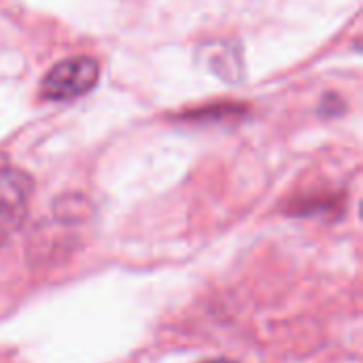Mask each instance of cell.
Segmentation results:
<instances>
[{
	"label": "cell",
	"mask_w": 363,
	"mask_h": 363,
	"mask_svg": "<svg viewBox=\"0 0 363 363\" xmlns=\"http://www.w3.org/2000/svg\"><path fill=\"white\" fill-rule=\"evenodd\" d=\"M32 191L34 183L30 174L0 153V249L21 228L30 208Z\"/></svg>",
	"instance_id": "cell-1"
},
{
	"label": "cell",
	"mask_w": 363,
	"mask_h": 363,
	"mask_svg": "<svg viewBox=\"0 0 363 363\" xmlns=\"http://www.w3.org/2000/svg\"><path fill=\"white\" fill-rule=\"evenodd\" d=\"M100 77L98 62L87 55H74L57 62L40 83V96L47 100H72L87 94Z\"/></svg>",
	"instance_id": "cell-2"
},
{
	"label": "cell",
	"mask_w": 363,
	"mask_h": 363,
	"mask_svg": "<svg viewBox=\"0 0 363 363\" xmlns=\"http://www.w3.org/2000/svg\"><path fill=\"white\" fill-rule=\"evenodd\" d=\"M204 363H238V362H232V359H225V357H217V359H211V362H204Z\"/></svg>",
	"instance_id": "cell-3"
}]
</instances>
